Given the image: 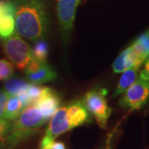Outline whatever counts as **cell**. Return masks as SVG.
Masks as SVG:
<instances>
[{"label":"cell","mask_w":149,"mask_h":149,"mask_svg":"<svg viewBox=\"0 0 149 149\" xmlns=\"http://www.w3.org/2000/svg\"><path fill=\"white\" fill-rule=\"evenodd\" d=\"M107 91L104 89H93L88 91L82 103L88 112L95 118L96 122L102 128H105L112 109L106 100Z\"/></svg>","instance_id":"cell-4"},{"label":"cell","mask_w":149,"mask_h":149,"mask_svg":"<svg viewBox=\"0 0 149 149\" xmlns=\"http://www.w3.org/2000/svg\"><path fill=\"white\" fill-rule=\"evenodd\" d=\"M33 59L38 62H46L48 55V45L44 40L39 39L35 42L32 49Z\"/></svg>","instance_id":"cell-16"},{"label":"cell","mask_w":149,"mask_h":149,"mask_svg":"<svg viewBox=\"0 0 149 149\" xmlns=\"http://www.w3.org/2000/svg\"><path fill=\"white\" fill-rule=\"evenodd\" d=\"M130 46L136 54L138 65L141 66L149 56V29L138 37Z\"/></svg>","instance_id":"cell-12"},{"label":"cell","mask_w":149,"mask_h":149,"mask_svg":"<svg viewBox=\"0 0 149 149\" xmlns=\"http://www.w3.org/2000/svg\"><path fill=\"white\" fill-rule=\"evenodd\" d=\"M30 84L27 83L26 81L17 79V78H13V79H8L6 81L4 88L5 91L8 95H18L22 92L27 91Z\"/></svg>","instance_id":"cell-15"},{"label":"cell","mask_w":149,"mask_h":149,"mask_svg":"<svg viewBox=\"0 0 149 149\" xmlns=\"http://www.w3.org/2000/svg\"><path fill=\"white\" fill-rule=\"evenodd\" d=\"M10 128V123L3 118H0V140L8 133Z\"/></svg>","instance_id":"cell-20"},{"label":"cell","mask_w":149,"mask_h":149,"mask_svg":"<svg viewBox=\"0 0 149 149\" xmlns=\"http://www.w3.org/2000/svg\"><path fill=\"white\" fill-rule=\"evenodd\" d=\"M60 103L61 99L58 95L50 89L47 93L37 99L36 101L33 102L32 104L37 107L42 113L44 117L48 120L52 117V115L58 109Z\"/></svg>","instance_id":"cell-9"},{"label":"cell","mask_w":149,"mask_h":149,"mask_svg":"<svg viewBox=\"0 0 149 149\" xmlns=\"http://www.w3.org/2000/svg\"><path fill=\"white\" fill-rule=\"evenodd\" d=\"M149 99V80L139 77L133 85L124 92L119 101V105L131 110L140 109Z\"/></svg>","instance_id":"cell-6"},{"label":"cell","mask_w":149,"mask_h":149,"mask_svg":"<svg viewBox=\"0 0 149 149\" xmlns=\"http://www.w3.org/2000/svg\"><path fill=\"white\" fill-rule=\"evenodd\" d=\"M3 46L7 56L19 70H25L33 61L30 46L17 34L3 39Z\"/></svg>","instance_id":"cell-5"},{"label":"cell","mask_w":149,"mask_h":149,"mask_svg":"<svg viewBox=\"0 0 149 149\" xmlns=\"http://www.w3.org/2000/svg\"><path fill=\"white\" fill-rule=\"evenodd\" d=\"M26 80L35 85H41L56 78V70L47 62H38L33 59L25 69Z\"/></svg>","instance_id":"cell-8"},{"label":"cell","mask_w":149,"mask_h":149,"mask_svg":"<svg viewBox=\"0 0 149 149\" xmlns=\"http://www.w3.org/2000/svg\"><path fill=\"white\" fill-rule=\"evenodd\" d=\"M47 119L33 104L23 109L20 115L10 124L8 137L3 143V148L11 149L33 136Z\"/></svg>","instance_id":"cell-2"},{"label":"cell","mask_w":149,"mask_h":149,"mask_svg":"<svg viewBox=\"0 0 149 149\" xmlns=\"http://www.w3.org/2000/svg\"><path fill=\"white\" fill-rule=\"evenodd\" d=\"M139 68L140 67L133 66L123 71L122 76L119 79L116 91L114 92V96L123 94L136 81L139 74Z\"/></svg>","instance_id":"cell-14"},{"label":"cell","mask_w":149,"mask_h":149,"mask_svg":"<svg viewBox=\"0 0 149 149\" xmlns=\"http://www.w3.org/2000/svg\"><path fill=\"white\" fill-rule=\"evenodd\" d=\"M80 0H57V16L62 37L67 38L74 25Z\"/></svg>","instance_id":"cell-7"},{"label":"cell","mask_w":149,"mask_h":149,"mask_svg":"<svg viewBox=\"0 0 149 149\" xmlns=\"http://www.w3.org/2000/svg\"><path fill=\"white\" fill-rule=\"evenodd\" d=\"M14 20L17 32L31 41L41 39L47 32V17L42 0H27L17 6Z\"/></svg>","instance_id":"cell-1"},{"label":"cell","mask_w":149,"mask_h":149,"mask_svg":"<svg viewBox=\"0 0 149 149\" xmlns=\"http://www.w3.org/2000/svg\"><path fill=\"white\" fill-rule=\"evenodd\" d=\"M90 120V113L82 101L71 102L65 106L58 108L51 118L45 136L55 140L60 135Z\"/></svg>","instance_id":"cell-3"},{"label":"cell","mask_w":149,"mask_h":149,"mask_svg":"<svg viewBox=\"0 0 149 149\" xmlns=\"http://www.w3.org/2000/svg\"><path fill=\"white\" fill-rule=\"evenodd\" d=\"M143 69L140 72V78L143 80H149V56L147 61H145Z\"/></svg>","instance_id":"cell-22"},{"label":"cell","mask_w":149,"mask_h":149,"mask_svg":"<svg viewBox=\"0 0 149 149\" xmlns=\"http://www.w3.org/2000/svg\"><path fill=\"white\" fill-rule=\"evenodd\" d=\"M49 90L50 88L48 87L39 86L38 85H35V84H32V85L30 84L26 91V93L29 98L31 104L34 101H36L37 99H39L41 96H42L45 93H47Z\"/></svg>","instance_id":"cell-17"},{"label":"cell","mask_w":149,"mask_h":149,"mask_svg":"<svg viewBox=\"0 0 149 149\" xmlns=\"http://www.w3.org/2000/svg\"><path fill=\"white\" fill-rule=\"evenodd\" d=\"M8 97V95L6 91H0V118H2L3 116Z\"/></svg>","instance_id":"cell-21"},{"label":"cell","mask_w":149,"mask_h":149,"mask_svg":"<svg viewBox=\"0 0 149 149\" xmlns=\"http://www.w3.org/2000/svg\"><path fill=\"white\" fill-rule=\"evenodd\" d=\"M14 66L10 61L5 59L0 60V80H6L9 79L13 74Z\"/></svg>","instance_id":"cell-18"},{"label":"cell","mask_w":149,"mask_h":149,"mask_svg":"<svg viewBox=\"0 0 149 149\" xmlns=\"http://www.w3.org/2000/svg\"><path fill=\"white\" fill-rule=\"evenodd\" d=\"M133 66L140 67L138 65L136 54L133 52L132 47L129 46L121 52L114 61L113 64V70L115 73H121Z\"/></svg>","instance_id":"cell-11"},{"label":"cell","mask_w":149,"mask_h":149,"mask_svg":"<svg viewBox=\"0 0 149 149\" xmlns=\"http://www.w3.org/2000/svg\"><path fill=\"white\" fill-rule=\"evenodd\" d=\"M40 149H66L65 146L61 142H56L54 139H49L44 136L40 144Z\"/></svg>","instance_id":"cell-19"},{"label":"cell","mask_w":149,"mask_h":149,"mask_svg":"<svg viewBox=\"0 0 149 149\" xmlns=\"http://www.w3.org/2000/svg\"><path fill=\"white\" fill-rule=\"evenodd\" d=\"M15 8V5L12 3H3V10L0 16V37L2 39H6L14 33Z\"/></svg>","instance_id":"cell-10"},{"label":"cell","mask_w":149,"mask_h":149,"mask_svg":"<svg viewBox=\"0 0 149 149\" xmlns=\"http://www.w3.org/2000/svg\"><path fill=\"white\" fill-rule=\"evenodd\" d=\"M23 109V104L17 96L8 95L2 118H3L6 120L15 119L20 115Z\"/></svg>","instance_id":"cell-13"}]
</instances>
